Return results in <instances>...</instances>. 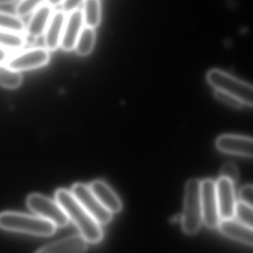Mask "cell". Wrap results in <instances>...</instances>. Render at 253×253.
<instances>
[{
	"label": "cell",
	"instance_id": "6da1fadb",
	"mask_svg": "<svg viewBox=\"0 0 253 253\" xmlns=\"http://www.w3.org/2000/svg\"><path fill=\"white\" fill-rule=\"evenodd\" d=\"M56 202L60 205L68 219L77 226L83 238L89 243L97 244L103 237L101 224L83 208L69 190L60 189L55 194Z\"/></svg>",
	"mask_w": 253,
	"mask_h": 253
},
{
	"label": "cell",
	"instance_id": "7a4b0ae2",
	"mask_svg": "<svg viewBox=\"0 0 253 253\" xmlns=\"http://www.w3.org/2000/svg\"><path fill=\"white\" fill-rule=\"evenodd\" d=\"M0 228L7 231L48 237L54 234L56 227L37 215L4 212L0 213Z\"/></svg>",
	"mask_w": 253,
	"mask_h": 253
},
{
	"label": "cell",
	"instance_id": "3957f363",
	"mask_svg": "<svg viewBox=\"0 0 253 253\" xmlns=\"http://www.w3.org/2000/svg\"><path fill=\"white\" fill-rule=\"evenodd\" d=\"M181 221L183 230L189 235L197 233L203 222L201 203V181L199 179H190L187 183L184 193V211Z\"/></svg>",
	"mask_w": 253,
	"mask_h": 253
},
{
	"label": "cell",
	"instance_id": "277c9868",
	"mask_svg": "<svg viewBox=\"0 0 253 253\" xmlns=\"http://www.w3.org/2000/svg\"><path fill=\"white\" fill-rule=\"evenodd\" d=\"M207 80L215 90L233 96L244 105L253 106V90L251 84L218 69L212 70L208 73Z\"/></svg>",
	"mask_w": 253,
	"mask_h": 253
},
{
	"label": "cell",
	"instance_id": "5b68a950",
	"mask_svg": "<svg viewBox=\"0 0 253 253\" xmlns=\"http://www.w3.org/2000/svg\"><path fill=\"white\" fill-rule=\"evenodd\" d=\"M27 205L36 215L50 221L56 227H64L69 223L60 205L43 195H30L27 199Z\"/></svg>",
	"mask_w": 253,
	"mask_h": 253
},
{
	"label": "cell",
	"instance_id": "8992f818",
	"mask_svg": "<svg viewBox=\"0 0 253 253\" xmlns=\"http://www.w3.org/2000/svg\"><path fill=\"white\" fill-rule=\"evenodd\" d=\"M71 192L83 208L100 224H105L111 221L112 213L101 205L89 186L83 184H76L73 186Z\"/></svg>",
	"mask_w": 253,
	"mask_h": 253
},
{
	"label": "cell",
	"instance_id": "52a82bcc",
	"mask_svg": "<svg viewBox=\"0 0 253 253\" xmlns=\"http://www.w3.org/2000/svg\"><path fill=\"white\" fill-rule=\"evenodd\" d=\"M201 203L202 218L209 228L218 227L221 217L217 200L215 182L211 179L201 181Z\"/></svg>",
	"mask_w": 253,
	"mask_h": 253
},
{
	"label": "cell",
	"instance_id": "ba28073f",
	"mask_svg": "<svg viewBox=\"0 0 253 253\" xmlns=\"http://www.w3.org/2000/svg\"><path fill=\"white\" fill-rule=\"evenodd\" d=\"M50 61L49 50L43 47H34L19 52L10 56L7 61V66L14 71H28L41 68Z\"/></svg>",
	"mask_w": 253,
	"mask_h": 253
},
{
	"label": "cell",
	"instance_id": "9c48e42d",
	"mask_svg": "<svg viewBox=\"0 0 253 253\" xmlns=\"http://www.w3.org/2000/svg\"><path fill=\"white\" fill-rule=\"evenodd\" d=\"M215 189L221 219L234 218L235 208L237 203L234 184L230 180L221 177L215 182Z\"/></svg>",
	"mask_w": 253,
	"mask_h": 253
},
{
	"label": "cell",
	"instance_id": "30bf717a",
	"mask_svg": "<svg viewBox=\"0 0 253 253\" xmlns=\"http://www.w3.org/2000/svg\"><path fill=\"white\" fill-rule=\"evenodd\" d=\"M83 27L84 22L82 10L77 9L69 13L65 19L63 32L59 44V47L64 51H71L74 50L77 39Z\"/></svg>",
	"mask_w": 253,
	"mask_h": 253
},
{
	"label": "cell",
	"instance_id": "8fae6325",
	"mask_svg": "<svg viewBox=\"0 0 253 253\" xmlns=\"http://www.w3.org/2000/svg\"><path fill=\"white\" fill-rule=\"evenodd\" d=\"M217 147L224 153L251 158L253 154V139L250 137L223 135L216 141Z\"/></svg>",
	"mask_w": 253,
	"mask_h": 253
},
{
	"label": "cell",
	"instance_id": "7c38bea8",
	"mask_svg": "<svg viewBox=\"0 0 253 253\" xmlns=\"http://www.w3.org/2000/svg\"><path fill=\"white\" fill-rule=\"evenodd\" d=\"M220 231L224 236L238 241L241 243L253 246V227L240 222L234 218H222L218 225Z\"/></svg>",
	"mask_w": 253,
	"mask_h": 253
},
{
	"label": "cell",
	"instance_id": "4fadbf2b",
	"mask_svg": "<svg viewBox=\"0 0 253 253\" xmlns=\"http://www.w3.org/2000/svg\"><path fill=\"white\" fill-rule=\"evenodd\" d=\"M66 14L63 10L52 13L49 25L44 33V43L48 50H56L60 44Z\"/></svg>",
	"mask_w": 253,
	"mask_h": 253
},
{
	"label": "cell",
	"instance_id": "5bb4252c",
	"mask_svg": "<svg viewBox=\"0 0 253 253\" xmlns=\"http://www.w3.org/2000/svg\"><path fill=\"white\" fill-rule=\"evenodd\" d=\"M53 7L49 4H42L31 14L25 29V33L32 39H37L44 35L46 28L53 13Z\"/></svg>",
	"mask_w": 253,
	"mask_h": 253
},
{
	"label": "cell",
	"instance_id": "9a60e30c",
	"mask_svg": "<svg viewBox=\"0 0 253 253\" xmlns=\"http://www.w3.org/2000/svg\"><path fill=\"white\" fill-rule=\"evenodd\" d=\"M88 242L81 236H74L43 247L36 253H85Z\"/></svg>",
	"mask_w": 253,
	"mask_h": 253
},
{
	"label": "cell",
	"instance_id": "2e32d148",
	"mask_svg": "<svg viewBox=\"0 0 253 253\" xmlns=\"http://www.w3.org/2000/svg\"><path fill=\"white\" fill-rule=\"evenodd\" d=\"M89 187L101 205L111 213L119 212L122 209L120 199L106 183L98 180L93 181Z\"/></svg>",
	"mask_w": 253,
	"mask_h": 253
},
{
	"label": "cell",
	"instance_id": "e0dca14e",
	"mask_svg": "<svg viewBox=\"0 0 253 253\" xmlns=\"http://www.w3.org/2000/svg\"><path fill=\"white\" fill-rule=\"evenodd\" d=\"M83 22L85 26L96 28L101 21V5L100 0H84L83 1Z\"/></svg>",
	"mask_w": 253,
	"mask_h": 253
},
{
	"label": "cell",
	"instance_id": "ac0fdd59",
	"mask_svg": "<svg viewBox=\"0 0 253 253\" xmlns=\"http://www.w3.org/2000/svg\"><path fill=\"white\" fill-rule=\"evenodd\" d=\"M95 40L96 32L95 28L84 26L77 39L74 50L80 56H88L93 50Z\"/></svg>",
	"mask_w": 253,
	"mask_h": 253
},
{
	"label": "cell",
	"instance_id": "d6986e66",
	"mask_svg": "<svg viewBox=\"0 0 253 253\" xmlns=\"http://www.w3.org/2000/svg\"><path fill=\"white\" fill-rule=\"evenodd\" d=\"M0 29L13 34L24 35L26 26L22 19L17 15L15 16L10 13L0 11Z\"/></svg>",
	"mask_w": 253,
	"mask_h": 253
},
{
	"label": "cell",
	"instance_id": "ffe728a7",
	"mask_svg": "<svg viewBox=\"0 0 253 253\" xmlns=\"http://www.w3.org/2000/svg\"><path fill=\"white\" fill-rule=\"evenodd\" d=\"M22 75L18 71L0 63V86L6 88H16L22 84Z\"/></svg>",
	"mask_w": 253,
	"mask_h": 253
},
{
	"label": "cell",
	"instance_id": "44dd1931",
	"mask_svg": "<svg viewBox=\"0 0 253 253\" xmlns=\"http://www.w3.org/2000/svg\"><path fill=\"white\" fill-rule=\"evenodd\" d=\"M25 44L26 39L24 35L0 29V47L7 50H16L22 48Z\"/></svg>",
	"mask_w": 253,
	"mask_h": 253
},
{
	"label": "cell",
	"instance_id": "7402d4cb",
	"mask_svg": "<svg viewBox=\"0 0 253 253\" xmlns=\"http://www.w3.org/2000/svg\"><path fill=\"white\" fill-rule=\"evenodd\" d=\"M234 217L240 222L253 227V206L244 202H237L235 208Z\"/></svg>",
	"mask_w": 253,
	"mask_h": 253
},
{
	"label": "cell",
	"instance_id": "603a6c76",
	"mask_svg": "<svg viewBox=\"0 0 253 253\" xmlns=\"http://www.w3.org/2000/svg\"><path fill=\"white\" fill-rule=\"evenodd\" d=\"M44 1L46 0H21L16 7V15L20 18L29 16L41 6Z\"/></svg>",
	"mask_w": 253,
	"mask_h": 253
},
{
	"label": "cell",
	"instance_id": "cb8c5ba5",
	"mask_svg": "<svg viewBox=\"0 0 253 253\" xmlns=\"http://www.w3.org/2000/svg\"><path fill=\"white\" fill-rule=\"evenodd\" d=\"M239 170L237 167L231 162H227L223 165L221 169V177L230 180L234 184L239 179Z\"/></svg>",
	"mask_w": 253,
	"mask_h": 253
},
{
	"label": "cell",
	"instance_id": "d4e9b609",
	"mask_svg": "<svg viewBox=\"0 0 253 253\" xmlns=\"http://www.w3.org/2000/svg\"><path fill=\"white\" fill-rule=\"evenodd\" d=\"M215 95L217 99H219L221 102H224V104H227L230 106L233 107V108H240L244 105L243 103L241 102L240 101L238 100L233 96L227 94V93L215 90Z\"/></svg>",
	"mask_w": 253,
	"mask_h": 253
},
{
	"label": "cell",
	"instance_id": "484cf974",
	"mask_svg": "<svg viewBox=\"0 0 253 253\" xmlns=\"http://www.w3.org/2000/svg\"><path fill=\"white\" fill-rule=\"evenodd\" d=\"M240 202L253 206V189L251 184L244 186L239 192Z\"/></svg>",
	"mask_w": 253,
	"mask_h": 253
},
{
	"label": "cell",
	"instance_id": "4316f807",
	"mask_svg": "<svg viewBox=\"0 0 253 253\" xmlns=\"http://www.w3.org/2000/svg\"><path fill=\"white\" fill-rule=\"evenodd\" d=\"M84 0H64L62 3L63 11L66 13H71L74 10H77L80 4H83Z\"/></svg>",
	"mask_w": 253,
	"mask_h": 253
},
{
	"label": "cell",
	"instance_id": "83f0119b",
	"mask_svg": "<svg viewBox=\"0 0 253 253\" xmlns=\"http://www.w3.org/2000/svg\"><path fill=\"white\" fill-rule=\"evenodd\" d=\"M9 57L10 56H9L8 50L0 47V63H5L8 60Z\"/></svg>",
	"mask_w": 253,
	"mask_h": 253
},
{
	"label": "cell",
	"instance_id": "f1b7e54d",
	"mask_svg": "<svg viewBox=\"0 0 253 253\" xmlns=\"http://www.w3.org/2000/svg\"><path fill=\"white\" fill-rule=\"evenodd\" d=\"M64 0H46V4H49L51 7H56L59 4H62Z\"/></svg>",
	"mask_w": 253,
	"mask_h": 253
},
{
	"label": "cell",
	"instance_id": "f546056e",
	"mask_svg": "<svg viewBox=\"0 0 253 253\" xmlns=\"http://www.w3.org/2000/svg\"><path fill=\"white\" fill-rule=\"evenodd\" d=\"M21 0H0V5H4V4H12V3H19Z\"/></svg>",
	"mask_w": 253,
	"mask_h": 253
}]
</instances>
